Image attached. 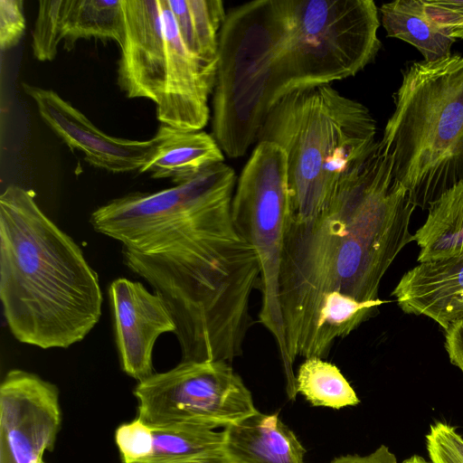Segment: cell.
<instances>
[{
	"label": "cell",
	"instance_id": "6da1fadb",
	"mask_svg": "<svg viewBox=\"0 0 463 463\" xmlns=\"http://www.w3.org/2000/svg\"><path fill=\"white\" fill-rule=\"evenodd\" d=\"M237 179L218 163L173 187L112 199L97 214V232L122 244L127 267L165 302L182 361L242 354L260 269L232 221Z\"/></svg>",
	"mask_w": 463,
	"mask_h": 463
},
{
	"label": "cell",
	"instance_id": "7a4b0ae2",
	"mask_svg": "<svg viewBox=\"0 0 463 463\" xmlns=\"http://www.w3.org/2000/svg\"><path fill=\"white\" fill-rule=\"evenodd\" d=\"M372 0H255L232 8L219 36L213 133L223 154L244 156L286 95L353 77L376 57Z\"/></svg>",
	"mask_w": 463,
	"mask_h": 463
},
{
	"label": "cell",
	"instance_id": "3957f363",
	"mask_svg": "<svg viewBox=\"0 0 463 463\" xmlns=\"http://www.w3.org/2000/svg\"><path fill=\"white\" fill-rule=\"evenodd\" d=\"M378 143V141H377ZM415 205L376 146L358 175L320 213L290 219L279 276L285 344L293 365L307 358L323 298L336 291L377 300L380 282L410 232Z\"/></svg>",
	"mask_w": 463,
	"mask_h": 463
},
{
	"label": "cell",
	"instance_id": "277c9868",
	"mask_svg": "<svg viewBox=\"0 0 463 463\" xmlns=\"http://www.w3.org/2000/svg\"><path fill=\"white\" fill-rule=\"evenodd\" d=\"M0 298L14 338L43 349L82 341L102 313L99 277L80 247L18 185L0 196Z\"/></svg>",
	"mask_w": 463,
	"mask_h": 463
},
{
	"label": "cell",
	"instance_id": "5b68a950",
	"mask_svg": "<svg viewBox=\"0 0 463 463\" xmlns=\"http://www.w3.org/2000/svg\"><path fill=\"white\" fill-rule=\"evenodd\" d=\"M375 136L376 122L364 105L323 84L280 99L268 112L257 142L284 151L291 218L307 220L358 175L377 146Z\"/></svg>",
	"mask_w": 463,
	"mask_h": 463
},
{
	"label": "cell",
	"instance_id": "8992f818",
	"mask_svg": "<svg viewBox=\"0 0 463 463\" xmlns=\"http://www.w3.org/2000/svg\"><path fill=\"white\" fill-rule=\"evenodd\" d=\"M394 104L378 147L412 204L428 209L463 181V55L407 65Z\"/></svg>",
	"mask_w": 463,
	"mask_h": 463
},
{
	"label": "cell",
	"instance_id": "52a82bcc",
	"mask_svg": "<svg viewBox=\"0 0 463 463\" xmlns=\"http://www.w3.org/2000/svg\"><path fill=\"white\" fill-rule=\"evenodd\" d=\"M286 156L268 141L257 142L237 179L232 217L239 234L255 250L261 292L260 322L277 344L287 380H293L279 301V276L285 234L291 219Z\"/></svg>",
	"mask_w": 463,
	"mask_h": 463
},
{
	"label": "cell",
	"instance_id": "ba28073f",
	"mask_svg": "<svg viewBox=\"0 0 463 463\" xmlns=\"http://www.w3.org/2000/svg\"><path fill=\"white\" fill-rule=\"evenodd\" d=\"M137 417L152 427H227L254 413L252 396L225 361H182L138 382Z\"/></svg>",
	"mask_w": 463,
	"mask_h": 463
},
{
	"label": "cell",
	"instance_id": "9c48e42d",
	"mask_svg": "<svg viewBox=\"0 0 463 463\" xmlns=\"http://www.w3.org/2000/svg\"><path fill=\"white\" fill-rule=\"evenodd\" d=\"M0 422L12 463H41L61 428L57 386L33 373L10 370L0 386Z\"/></svg>",
	"mask_w": 463,
	"mask_h": 463
},
{
	"label": "cell",
	"instance_id": "30bf717a",
	"mask_svg": "<svg viewBox=\"0 0 463 463\" xmlns=\"http://www.w3.org/2000/svg\"><path fill=\"white\" fill-rule=\"evenodd\" d=\"M23 90L37 107L43 122L71 151L79 150L95 167L111 173L139 170L149 158L154 139L111 137L56 91L23 82Z\"/></svg>",
	"mask_w": 463,
	"mask_h": 463
},
{
	"label": "cell",
	"instance_id": "8fae6325",
	"mask_svg": "<svg viewBox=\"0 0 463 463\" xmlns=\"http://www.w3.org/2000/svg\"><path fill=\"white\" fill-rule=\"evenodd\" d=\"M159 1L166 69L164 93L156 105V118L176 129L201 131L210 118L208 100L213 93L217 64L202 61L185 47L166 0Z\"/></svg>",
	"mask_w": 463,
	"mask_h": 463
},
{
	"label": "cell",
	"instance_id": "7c38bea8",
	"mask_svg": "<svg viewBox=\"0 0 463 463\" xmlns=\"http://www.w3.org/2000/svg\"><path fill=\"white\" fill-rule=\"evenodd\" d=\"M109 296L122 370L142 382L155 373L156 341L164 333L175 334L174 318L163 298L139 281L116 279Z\"/></svg>",
	"mask_w": 463,
	"mask_h": 463
},
{
	"label": "cell",
	"instance_id": "4fadbf2b",
	"mask_svg": "<svg viewBox=\"0 0 463 463\" xmlns=\"http://www.w3.org/2000/svg\"><path fill=\"white\" fill-rule=\"evenodd\" d=\"M124 38L120 44L118 85L129 99L156 105L164 93L166 52L159 0H121Z\"/></svg>",
	"mask_w": 463,
	"mask_h": 463
},
{
	"label": "cell",
	"instance_id": "5bb4252c",
	"mask_svg": "<svg viewBox=\"0 0 463 463\" xmlns=\"http://www.w3.org/2000/svg\"><path fill=\"white\" fill-rule=\"evenodd\" d=\"M407 314L425 316L444 330L463 318V255L420 263L392 292Z\"/></svg>",
	"mask_w": 463,
	"mask_h": 463
},
{
	"label": "cell",
	"instance_id": "9a60e30c",
	"mask_svg": "<svg viewBox=\"0 0 463 463\" xmlns=\"http://www.w3.org/2000/svg\"><path fill=\"white\" fill-rule=\"evenodd\" d=\"M223 430L228 463H304L306 449L278 414L257 410Z\"/></svg>",
	"mask_w": 463,
	"mask_h": 463
},
{
	"label": "cell",
	"instance_id": "2e32d148",
	"mask_svg": "<svg viewBox=\"0 0 463 463\" xmlns=\"http://www.w3.org/2000/svg\"><path fill=\"white\" fill-rule=\"evenodd\" d=\"M152 138L154 149L138 172L149 173L153 178H171L178 184L224 159L214 137L203 130L184 131L161 124Z\"/></svg>",
	"mask_w": 463,
	"mask_h": 463
},
{
	"label": "cell",
	"instance_id": "e0dca14e",
	"mask_svg": "<svg viewBox=\"0 0 463 463\" xmlns=\"http://www.w3.org/2000/svg\"><path fill=\"white\" fill-rule=\"evenodd\" d=\"M413 241L420 247V263L463 255V181L430 204Z\"/></svg>",
	"mask_w": 463,
	"mask_h": 463
},
{
	"label": "cell",
	"instance_id": "ac0fdd59",
	"mask_svg": "<svg viewBox=\"0 0 463 463\" xmlns=\"http://www.w3.org/2000/svg\"><path fill=\"white\" fill-rule=\"evenodd\" d=\"M382 24L388 37L413 45L425 61L451 54L455 40L445 34L428 15L423 0H396L380 7Z\"/></svg>",
	"mask_w": 463,
	"mask_h": 463
},
{
	"label": "cell",
	"instance_id": "d6986e66",
	"mask_svg": "<svg viewBox=\"0 0 463 463\" xmlns=\"http://www.w3.org/2000/svg\"><path fill=\"white\" fill-rule=\"evenodd\" d=\"M61 36L68 50L79 40L90 38L112 40L120 46L124 38L121 0H62Z\"/></svg>",
	"mask_w": 463,
	"mask_h": 463
},
{
	"label": "cell",
	"instance_id": "ffe728a7",
	"mask_svg": "<svg viewBox=\"0 0 463 463\" xmlns=\"http://www.w3.org/2000/svg\"><path fill=\"white\" fill-rule=\"evenodd\" d=\"M185 47L207 63L218 62L219 36L226 18L221 0H166Z\"/></svg>",
	"mask_w": 463,
	"mask_h": 463
},
{
	"label": "cell",
	"instance_id": "44dd1931",
	"mask_svg": "<svg viewBox=\"0 0 463 463\" xmlns=\"http://www.w3.org/2000/svg\"><path fill=\"white\" fill-rule=\"evenodd\" d=\"M384 303L380 298L359 301L347 295L333 291L321 300L307 357L325 358L336 338H343L356 329ZM306 358V359H307Z\"/></svg>",
	"mask_w": 463,
	"mask_h": 463
},
{
	"label": "cell",
	"instance_id": "7402d4cb",
	"mask_svg": "<svg viewBox=\"0 0 463 463\" xmlns=\"http://www.w3.org/2000/svg\"><path fill=\"white\" fill-rule=\"evenodd\" d=\"M296 389L314 406L340 409L360 402L339 369L317 357L307 358L300 364Z\"/></svg>",
	"mask_w": 463,
	"mask_h": 463
},
{
	"label": "cell",
	"instance_id": "603a6c76",
	"mask_svg": "<svg viewBox=\"0 0 463 463\" xmlns=\"http://www.w3.org/2000/svg\"><path fill=\"white\" fill-rule=\"evenodd\" d=\"M62 0H41L33 30V57L40 61H52L61 42V16Z\"/></svg>",
	"mask_w": 463,
	"mask_h": 463
},
{
	"label": "cell",
	"instance_id": "cb8c5ba5",
	"mask_svg": "<svg viewBox=\"0 0 463 463\" xmlns=\"http://www.w3.org/2000/svg\"><path fill=\"white\" fill-rule=\"evenodd\" d=\"M115 440L123 463H146L152 451L153 430L137 417L117 429Z\"/></svg>",
	"mask_w": 463,
	"mask_h": 463
},
{
	"label": "cell",
	"instance_id": "d4e9b609",
	"mask_svg": "<svg viewBox=\"0 0 463 463\" xmlns=\"http://www.w3.org/2000/svg\"><path fill=\"white\" fill-rule=\"evenodd\" d=\"M426 446L430 463H463V437L448 423L430 425Z\"/></svg>",
	"mask_w": 463,
	"mask_h": 463
},
{
	"label": "cell",
	"instance_id": "484cf974",
	"mask_svg": "<svg viewBox=\"0 0 463 463\" xmlns=\"http://www.w3.org/2000/svg\"><path fill=\"white\" fill-rule=\"evenodd\" d=\"M425 10L435 24L448 36L463 39V1L423 0Z\"/></svg>",
	"mask_w": 463,
	"mask_h": 463
},
{
	"label": "cell",
	"instance_id": "4316f807",
	"mask_svg": "<svg viewBox=\"0 0 463 463\" xmlns=\"http://www.w3.org/2000/svg\"><path fill=\"white\" fill-rule=\"evenodd\" d=\"M24 1L0 0V48L3 52L14 47L25 29Z\"/></svg>",
	"mask_w": 463,
	"mask_h": 463
},
{
	"label": "cell",
	"instance_id": "83f0119b",
	"mask_svg": "<svg viewBox=\"0 0 463 463\" xmlns=\"http://www.w3.org/2000/svg\"><path fill=\"white\" fill-rule=\"evenodd\" d=\"M445 349L450 363L463 373V318L445 330Z\"/></svg>",
	"mask_w": 463,
	"mask_h": 463
},
{
	"label": "cell",
	"instance_id": "f1b7e54d",
	"mask_svg": "<svg viewBox=\"0 0 463 463\" xmlns=\"http://www.w3.org/2000/svg\"><path fill=\"white\" fill-rule=\"evenodd\" d=\"M329 463H397V459L395 455L386 446L381 445L376 450L367 456H341L334 458Z\"/></svg>",
	"mask_w": 463,
	"mask_h": 463
},
{
	"label": "cell",
	"instance_id": "f546056e",
	"mask_svg": "<svg viewBox=\"0 0 463 463\" xmlns=\"http://www.w3.org/2000/svg\"><path fill=\"white\" fill-rule=\"evenodd\" d=\"M418 463H430V462L423 461V462H418Z\"/></svg>",
	"mask_w": 463,
	"mask_h": 463
},
{
	"label": "cell",
	"instance_id": "4dcf8cb0",
	"mask_svg": "<svg viewBox=\"0 0 463 463\" xmlns=\"http://www.w3.org/2000/svg\"><path fill=\"white\" fill-rule=\"evenodd\" d=\"M41 463H45L43 460Z\"/></svg>",
	"mask_w": 463,
	"mask_h": 463
}]
</instances>
